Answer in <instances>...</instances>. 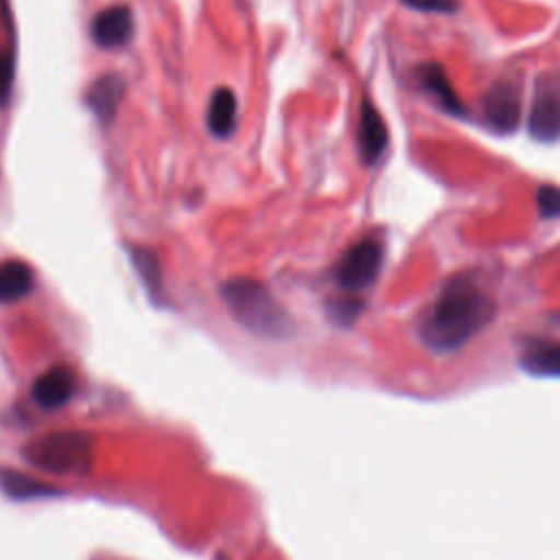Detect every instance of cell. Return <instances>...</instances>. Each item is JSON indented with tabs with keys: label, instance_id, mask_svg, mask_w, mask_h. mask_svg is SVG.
<instances>
[{
	"label": "cell",
	"instance_id": "3",
	"mask_svg": "<svg viewBox=\"0 0 560 560\" xmlns=\"http://www.w3.org/2000/svg\"><path fill=\"white\" fill-rule=\"evenodd\" d=\"M24 459L52 475H88L94 464V442L88 433L72 429L48 431L24 446Z\"/></svg>",
	"mask_w": 560,
	"mask_h": 560
},
{
	"label": "cell",
	"instance_id": "20",
	"mask_svg": "<svg viewBox=\"0 0 560 560\" xmlns=\"http://www.w3.org/2000/svg\"><path fill=\"white\" fill-rule=\"evenodd\" d=\"M400 2L422 13H455L459 7V0H400Z\"/></svg>",
	"mask_w": 560,
	"mask_h": 560
},
{
	"label": "cell",
	"instance_id": "15",
	"mask_svg": "<svg viewBox=\"0 0 560 560\" xmlns=\"http://www.w3.org/2000/svg\"><path fill=\"white\" fill-rule=\"evenodd\" d=\"M129 258H131L133 267L138 269V276L144 282L149 295L155 300L158 293H162V271H160L158 256L147 247L131 245L129 247Z\"/></svg>",
	"mask_w": 560,
	"mask_h": 560
},
{
	"label": "cell",
	"instance_id": "16",
	"mask_svg": "<svg viewBox=\"0 0 560 560\" xmlns=\"http://www.w3.org/2000/svg\"><path fill=\"white\" fill-rule=\"evenodd\" d=\"M0 488L11 494V497H18V499H33V497H44L48 494L52 488L33 479V477H26V475H20L15 470H0Z\"/></svg>",
	"mask_w": 560,
	"mask_h": 560
},
{
	"label": "cell",
	"instance_id": "5",
	"mask_svg": "<svg viewBox=\"0 0 560 560\" xmlns=\"http://www.w3.org/2000/svg\"><path fill=\"white\" fill-rule=\"evenodd\" d=\"M483 118L497 133H512L521 122V98L512 83H497L483 96Z\"/></svg>",
	"mask_w": 560,
	"mask_h": 560
},
{
	"label": "cell",
	"instance_id": "7",
	"mask_svg": "<svg viewBox=\"0 0 560 560\" xmlns=\"http://www.w3.org/2000/svg\"><path fill=\"white\" fill-rule=\"evenodd\" d=\"M357 144H359V155L361 162L372 166L374 162L381 160L387 147V127L376 109V105L370 98L361 101V112H359V125H357Z\"/></svg>",
	"mask_w": 560,
	"mask_h": 560
},
{
	"label": "cell",
	"instance_id": "1",
	"mask_svg": "<svg viewBox=\"0 0 560 560\" xmlns=\"http://www.w3.org/2000/svg\"><path fill=\"white\" fill-rule=\"evenodd\" d=\"M492 317L494 302L488 293L468 273H455L442 284L431 311L422 319L420 335L429 348L448 352L464 346Z\"/></svg>",
	"mask_w": 560,
	"mask_h": 560
},
{
	"label": "cell",
	"instance_id": "4",
	"mask_svg": "<svg viewBox=\"0 0 560 560\" xmlns=\"http://www.w3.org/2000/svg\"><path fill=\"white\" fill-rule=\"evenodd\" d=\"M381 265V243L374 238H363L343 252V256L332 269V278L343 291H363L376 280Z\"/></svg>",
	"mask_w": 560,
	"mask_h": 560
},
{
	"label": "cell",
	"instance_id": "17",
	"mask_svg": "<svg viewBox=\"0 0 560 560\" xmlns=\"http://www.w3.org/2000/svg\"><path fill=\"white\" fill-rule=\"evenodd\" d=\"M15 46L9 42L0 48V107H4L11 101L13 92V79H15Z\"/></svg>",
	"mask_w": 560,
	"mask_h": 560
},
{
	"label": "cell",
	"instance_id": "2",
	"mask_svg": "<svg viewBox=\"0 0 560 560\" xmlns=\"http://www.w3.org/2000/svg\"><path fill=\"white\" fill-rule=\"evenodd\" d=\"M221 298L234 322L262 339H287L293 332L291 315L256 278H232L221 284Z\"/></svg>",
	"mask_w": 560,
	"mask_h": 560
},
{
	"label": "cell",
	"instance_id": "21",
	"mask_svg": "<svg viewBox=\"0 0 560 560\" xmlns=\"http://www.w3.org/2000/svg\"><path fill=\"white\" fill-rule=\"evenodd\" d=\"M2 7H4V0H0V11H4V9H2Z\"/></svg>",
	"mask_w": 560,
	"mask_h": 560
},
{
	"label": "cell",
	"instance_id": "8",
	"mask_svg": "<svg viewBox=\"0 0 560 560\" xmlns=\"http://www.w3.org/2000/svg\"><path fill=\"white\" fill-rule=\"evenodd\" d=\"M127 92V81L118 72H105L98 79H94L85 92V103L92 109V114L103 122H112L122 105Z\"/></svg>",
	"mask_w": 560,
	"mask_h": 560
},
{
	"label": "cell",
	"instance_id": "10",
	"mask_svg": "<svg viewBox=\"0 0 560 560\" xmlns=\"http://www.w3.org/2000/svg\"><path fill=\"white\" fill-rule=\"evenodd\" d=\"M527 129L542 142L560 138V94L547 88L536 92L527 116Z\"/></svg>",
	"mask_w": 560,
	"mask_h": 560
},
{
	"label": "cell",
	"instance_id": "11",
	"mask_svg": "<svg viewBox=\"0 0 560 560\" xmlns=\"http://www.w3.org/2000/svg\"><path fill=\"white\" fill-rule=\"evenodd\" d=\"M35 284V271L31 265L18 258L0 262V304H11L31 293Z\"/></svg>",
	"mask_w": 560,
	"mask_h": 560
},
{
	"label": "cell",
	"instance_id": "6",
	"mask_svg": "<svg viewBox=\"0 0 560 560\" xmlns=\"http://www.w3.org/2000/svg\"><path fill=\"white\" fill-rule=\"evenodd\" d=\"M92 39L101 48H120L133 35V13L127 4H112L98 11L90 26Z\"/></svg>",
	"mask_w": 560,
	"mask_h": 560
},
{
	"label": "cell",
	"instance_id": "18",
	"mask_svg": "<svg viewBox=\"0 0 560 560\" xmlns=\"http://www.w3.org/2000/svg\"><path fill=\"white\" fill-rule=\"evenodd\" d=\"M536 206L542 219H558L560 217V186L545 184L536 190Z\"/></svg>",
	"mask_w": 560,
	"mask_h": 560
},
{
	"label": "cell",
	"instance_id": "14",
	"mask_svg": "<svg viewBox=\"0 0 560 560\" xmlns=\"http://www.w3.org/2000/svg\"><path fill=\"white\" fill-rule=\"evenodd\" d=\"M420 74H422L424 88L440 101V105H442L446 112H451V114H455V116L464 114V105H462L459 96L455 94L453 85L448 83V77L444 74L442 66H438V63H427V66H422Z\"/></svg>",
	"mask_w": 560,
	"mask_h": 560
},
{
	"label": "cell",
	"instance_id": "12",
	"mask_svg": "<svg viewBox=\"0 0 560 560\" xmlns=\"http://www.w3.org/2000/svg\"><path fill=\"white\" fill-rule=\"evenodd\" d=\"M208 129L214 138H230L236 129V94L230 88H217L208 103Z\"/></svg>",
	"mask_w": 560,
	"mask_h": 560
},
{
	"label": "cell",
	"instance_id": "9",
	"mask_svg": "<svg viewBox=\"0 0 560 560\" xmlns=\"http://www.w3.org/2000/svg\"><path fill=\"white\" fill-rule=\"evenodd\" d=\"M77 392V374L68 365H55L37 376L33 383V400L42 409L63 407Z\"/></svg>",
	"mask_w": 560,
	"mask_h": 560
},
{
	"label": "cell",
	"instance_id": "19",
	"mask_svg": "<svg viewBox=\"0 0 560 560\" xmlns=\"http://www.w3.org/2000/svg\"><path fill=\"white\" fill-rule=\"evenodd\" d=\"M328 311L337 324H350L363 311V302L361 300H335V302H330Z\"/></svg>",
	"mask_w": 560,
	"mask_h": 560
},
{
	"label": "cell",
	"instance_id": "13",
	"mask_svg": "<svg viewBox=\"0 0 560 560\" xmlns=\"http://www.w3.org/2000/svg\"><path fill=\"white\" fill-rule=\"evenodd\" d=\"M523 368L542 376H560V341L529 343L523 352Z\"/></svg>",
	"mask_w": 560,
	"mask_h": 560
}]
</instances>
